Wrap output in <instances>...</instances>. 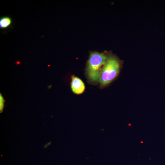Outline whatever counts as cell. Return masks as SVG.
Instances as JSON below:
<instances>
[{
  "mask_svg": "<svg viewBox=\"0 0 165 165\" xmlns=\"http://www.w3.org/2000/svg\"><path fill=\"white\" fill-rule=\"evenodd\" d=\"M12 24L11 19L8 16H3L0 19V28L5 29L9 27Z\"/></svg>",
  "mask_w": 165,
  "mask_h": 165,
  "instance_id": "277c9868",
  "label": "cell"
},
{
  "mask_svg": "<svg viewBox=\"0 0 165 165\" xmlns=\"http://www.w3.org/2000/svg\"><path fill=\"white\" fill-rule=\"evenodd\" d=\"M71 88L72 92L77 94H82L85 90V85L82 81L79 78L72 75Z\"/></svg>",
  "mask_w": 165,
  "mask_h": 165,
  "instance_id": "3957f363",
  "label": "cell"
},
{
  "mask_svg": "<svg viewBox=\"0 0 165 165\" xmlns=\"http://www.w3.org/2000/svg\"><path fill=\"white\" fill-rule=\"evenodd\" d=\"M5 101L4 98L2 95L1 93L0 95V112L1 113L3 110L4 108V103Z\"/></svg>",
  "mask_w": 165,
  "mask_h": 165,
  "instance_id": "5b68a950",
  "label": "cell"
},
{
  "mask_svg": "<svg viewBox=\"0 0 165 165\" xmlns=\"http://www.w3.org/2000/svg\"><path fill=\"white\" fill-rule=\"evenodd\" d=\"M121 68L119 59L114 55H106V58L101 69L99 82L105 86L112 81L117 76Z\"/></svg>",
  "mask_w": 165,
  "mask_h": 165,
  "instance_id": "6da1fadb",
  "label": "cell"
},
{
  "mask_svg": "<svg viewBox=\"0 0 165 165\" xmlns=\"http://www.w3.org/2000/svg\"><path fill=\"white\" fill-rule=\"evenodd\" d=\"M106 55L103 53L93 52L90 53L86 68V75L90 81L99 82L101 68L104 64Z\"/></svg>",
  "mask_w": 165,
  "mask_h": 165,
  "instance_id": "7a4b0ae2",
  "label": "cell"
}]
</instances>
